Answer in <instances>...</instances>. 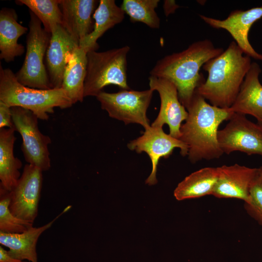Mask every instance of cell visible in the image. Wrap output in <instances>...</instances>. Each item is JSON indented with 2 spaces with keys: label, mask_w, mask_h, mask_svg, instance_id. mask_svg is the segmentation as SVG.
Here are the masks:
<instances>
[{
  "label": "cell",
  "mask_w": 262,
  "mask_h": 262,
  "mask_svg": "<svg viewBox=\"0 0 262 262\" xmlns=\"http://www.w3.org/2000/svg\"><path fill=\"white\" fill-rule=\"evenodd\" d=\"M159 0H124L121 5L131 22H142L152 29H159L160 19L155 9Z\"/></svg>",
  "instance_id": "25"
},
{
  "label": "cell",
  "mask_w": 262,
  "mask_h": 262,
  "mask_svg": "<svg viewBox=\"0 0 262 262\" xmlns=\"http://www.w3.org/2000/svg\"><path fill=\"white\" fill-rule=\"evenodd\" d=\"M130 48L125 46L105 51L87 53L86 74L84 96L96 97L106 86L113 84L130 89L127 83V54Z\"/></svg>",
  "instance_id": "5"
},
{
  "label": "cell",
  "mask_w": 262,
  "mask_h": 262,
  "mask_svg": "<svg viewBox=\"0 0 262 262\" xmlns=\"http://www.w3.org/2000/svg\"><path fill=\"white\" fill-rule=\"evenodd\" d=\"M125 13L114 0H100L95 10L93 18L94 27L90 33L79 41V47L86 53L96 50L98 48L97 41L107 31L121 23Z\"/></svg>",
  "instance_id": "19"
},
{
  "label": "cell",
  "mask_w": 262,
  "mask_h": 262,
  "mask_svg": "<svg viewBox=\"0 0 262 262\" xmlns=\"http://www.w3.org/2000/svg\"><path fill=\"white\" fill-rule=\"evenodd\" d=\"M179 7H180L179 5L176 3L175 0H164L163 8L164 14L166 16L171 14L174 13Z\"/></svg>",
  "instance_id": "29"
},
{
  "label": "cell",
  "mask_w": 262,
  "mask_h": 262,
  "mask_svg": "<svg viewBox=\"0 0 262 262\" xmlns=\"http://www.w3.org/2000/svg\"><path fill=\"white\" fill-rule=\"evenodd\" d=\"M14 128L12 120L11 109L0 101V129Z\"/></svg>",
  "instance_id": "28"
},
{
  "label": "cell",
  "mask_w": 262,
  "mask_h": 262,
  "mask_svg": "<svg viewBox=\"0 0 262 262\" xmlns=\"http://www.w3.org/2000/svg\"><path fill=\"white\" fill-rule=\"evenodd\" d=\"M153 91L122 89L116 93L100 92L96 97L101 107L113 118L122 121L125 124L137 123L145 130L150 125L147 116Z\"/></svg>",
  "instance_id": "8"
},
{
  "label": "cell",
  "mask_w": 262,
  "mask_h": 262,
  "mask_svg": "<svg viewBox=\"0 0 262 262\" xmlns=\"http://www.w3.org/2000/svg\"><path fill=\"white\" fill-rule=\"evenodd\" d=\"M98 3L95 0H60L63 15L62 26L71 36L80 41L94 27L92 15Z\"/></svg>",
  "instance_id": "16"
},
{
  "label": "cell",
  "mask_w": 262,
  "mask_h": 262,
  "mask_svg": "<svg viewBox=\"0 0 262 262\" xmlns=\"http://www.w3.org/2000/svg\"><path fill=\"white\" fill-rule=\"evenodd\" d=\"M0 101L10 108L19 107L32 112L38 119L48 120L55 107L65 109L73 104L61 87L48 90L26 86L9 68L0 66Z\"/></svg>",
  "instance_id": "4"
},
{
  "label": "cell",
  "mask_w": 262,
  "mask_h": 262,
  "mask_svg": "<svg viewBox=\"0 0 262 262\" xmlns=\"http://www.w3.org/2000/svg\"><path fill=\"white\" fill-rule=\"evenodd\" d=\"M10 191L0 187V232L21 233L33 227V223L21 219L10 211Z\"/></svg>",
  "instance_id": "26"
},
{
  "label": "cell",
  "mask_w": 262,
  "mask_h": 262,
  "mask_svg": "<svg viewBox=\"0 0 262 262\" xmlns=\"http://www.w3.org/2000/svg\"><path fill=\"white\" fill-rule=\"evenodd\" d=\"M260 169L261 173V174L262 175V166L260 167Z\"/></svg>",
  "instance_id": "31"
},
{
  "label": "cell",
  "mask_w": 262,
  "mask_h": 262,
  "mask_svg": "<svg viewBox=\"0 0 262 262\" xmlns=\"http://www.w3.org/2000/svg\"><path fill=\"white\" fill-rule=\"evenodd\" d=\"M0 262H27L17 260L11 257L8 254V251L0 246Z\"/></svg>",
  "instance_id": "30"
},
{
  "label": "cell",
  "mask_w": 262,
  "mask_h": 262,
  "mask_svg": "<svg viewBox=\"0 0 262 262\" xmlns=\"http://www.w3.org/2000/svg\"><path fill=\"white\" fill-rule=\"evenodd\" d=\"M217 167H205L196 171L180 182L174 191L178 200L212 195L217 181Z\"/></svg>",
  "instance_id": "23"
},
{
  "label": "cell",
  "mask_w": 262,
  "mask_h": 262,
  "mask_svg": "<svg viewBox=\"0 0 262 262\" xmlns=\"http://www.w3.org/2000/svg\"><path fill=\"white\" fill-rule=\"evenodd\" d=\"M224 51L208 39L196 41L186 49L166 55L158 60L150 75L168 80L176 87L181 103L185 108L197 88L205 80L199 73L201 66Z\"/></svg>",
  "instance_id": "2"
},
{
  "label": "cell",
  "mask_w": 262,
  "mask_h": 262,
  "mask_svg": "<svg viewBox=\"0 0 262 262\" xmlns=\"http://www.w3.org/2000/svg\"><path fill=\"white\" fill-rule=\"evenodd\" d=\"M79 41L58 25L51 33L46 52L48 74L52 89L61 88L68 58L79 47Z\"/></svg>",
  "instance_id": "15"
},
{
  "label": "cell",
  "mask_w": 262,
  "mask_h": 262,
  "mask_svg": "<svg viewBox=\"0 0 262 262\" xmlns=\"http://www.w3.org/2000/svg\"><path fill=\"white\" fill-rule=\"evenodd\" d=\"M28 28L17 21L13 9L3 8L0 11V58L6 62L13 61L21 55L24 47L18 43L19 38L27 33Z\"/></svg>",
  "instance_id": "20"
},
{
  "label": "cell",
  "mask_w": 262,
  "mask_h": 262,
  "mask_svg": "<svg viewBox=\"0 0 262 262\" xmlns=\"http://www.w3.org/2000/svg\"><path fill=\"white\" fill-rule=\"evenodd\" d=\"M247 214L262 226V175L260 169L250 189V200L244 203Z\"/></svg>",
  "instance_id": "27"
},
{
  "label": "cell",
  "mask_w": 262,
  "mask_h": 262,
  "mask_svg": "<svg viewBox=\"0 0 262 262\" xmlns=\"http://www.w3.org/2000/svg\"><path fill=\"white\" fill-rule=\"evenodd\" d=\"M127 146L138 153L145 152L149 157L152 170L146 180V183L149 185L157 183L156 173L160 158H168L176 147L180 148L182 156L188 154V147L182 141L165 133L162 128L151 126L145 130L142 135L130 142Z\"/></svg>",
  "instance_id": "11"
},
{
  "label": "cell",
  "mask_w": 262,
  "mask_h": 262,
  "mask_svg": "<svg viewBox=\"0 0 262 262\" xmlns=\"http://www.w3.org/2000/svg\"><path fill=\"white\" fill-rule=\"evenodd\" d=\"M199 16L212 27L227 31L245 54L255 59L262 61V55L255 50L248 40V33L251 27L255 22L262 17V6L254 7L245 11L233 10L223 20L202 15Z\"/></svg>",
  "instance_id": "13"
},
{
  "label": "cell",
  "mask_w": 262,
  "mask_h": 262,
  "mask_svg": "<svg viewBox=\"0 0 262 262\" xmlns=\"http://www.w3.org/2000/svg\"><path fill=\"white\" fill-rule=\"evenodd\" d=\"M16 2L27 6L41 22L45 30L49 33L58 25L62 24L60 0H18Z\"/></svg>",
  "instance_id": "24"
},
{
  "label": "cell",
  "mask_w": 262,
  "mask_h": 262,
  "mask_svg": "<svg viewBox=\"0 0 262 262\" xmlns=\"http://www.w3.org/2000/svg\"><path fill=\"white\" fill-rule=\"evenodd\" d=\"M261 72L259 65L252 63L230 108L235 113L253 116L262 126V85L259 79Z\"/></svg>",
  "instance_id": "17"
},
{
  "label": "cell",
  "mask_w": 262,
  "mask_h": 262,
  "mask_svg": "<svg viewBox=\"0 0 262 262\" xmlns=\"http://www.w3.org/2000/svg\"><path fill=\"white\" fill-rule=\"evenodd\" d=\"M29 31L26 39V52L24 63L15 74L22 84L33 88L52 89L48 72L43 62L51 37L42 27V23L30 11Z\"/></svg>",
  "instance_id": "6"
},
{
  "label": "cell",
  "mask_w": 262,
  "mask_h": 262,
  "mask_svg": "<svg viewBox=\"0 0 262 262\" xmlns=\"http://www.w3.org/2000/svg\"><path fill=\"white\" fill-rule=\"evenodd\" d=\"M217 139L224 153L239 151L262 156V126L248 120L245 115L234 113L226 127L218 130Z\"/></svg>",
  "instance_id": "9"
},
{
  "label": "cell",
  "mask_w": 262,
  "mask_h": 262,
  "mask_svg": "<svg viewBox=\"0 0 262 262\" xmlns=\"http://www.w3.org/2000/svg\"><path fill=\"white\" fill-rule=\"evenodd\" d=\"M218 176L212 195L217 198H237L248 202L250 189L259 168L238 164L218 167Z\"/></svg>",
  "instance_id": "14"
},
{
  "label": "cell",
  "mask_w": 262,
  "mask_h": 262,
  "mask_svg": "<svg viewBox=\"0 0 262 262\" xmlns=\"http://www.w3.org/2000/svg\"><path fill=\"white\" fill-rule=\"evenodd\" d=\"M71 208L70 205L67 206L52 220L41 227H33L21 233L11 234L0 232V244L9 248L8 254L14 259L38 262L36 245L40 236Z\"/></svg>",
  "instance_id": "18"
},
{
  "label": "cell",
  "mask_w": 262,
  "mask_h": 262,
  "mask_svg": "<svg viewBox=\"0 0 262 262\" xmlns=\"http://www.w3.org/2000/svg\"><path fill=\"white\" fill-rule=\"evenodd\" d=\"M87 53L79 47L69 56L65 68L61 87L73 104L82 102L86 74Z\"/></svg>",
  "instance_id": "22"
},
{
  "label": "cell",
  "mask_w": 262,
  "mask_h": 262,
  "mask_svg": "<svg viewBox=\"0 0 262 262\" xmlns=\"http://www.w3.org/2000/svg\"><path fill=\"white\" fill-rule=\"evenodd\" d=\"M42 182V171L26 164L16 185L10 191L9 209L15 216L33 223L38 215Z\"/></svg>",
  "instance_id": "10"
},
{
  "label": "cell",
  "mask_w": 262,
  "mask_h": 262,
  "mask_svg": "<svg viewBox=\"0 0 262 262\" xmlns=\"http://www.w3.org/2000/svg\"><path fill=\"white\" fill-rule=\"evenodd\" d=\"M148 80L149 89L158 92L161 100L159 113L151 126L163 128L166 124L169 134L179 139L181 123L186 120L188 113L180 101L176 86L168 80L154 76H150Z\"/></svg>",
  "instance_id": "12"
},
{
  "label": "cell",
  "mask_w": 262,
  "mask_h": 262,
  "mask_svg": "<svg viewBox=\"0 0 262 262\" xmlns=\"http://www.w3.org/2000/svg\"><path fill=\"white\" fill-rule=\"evenodd\" d=\"M250 58L232 41L221 54L203 65L208 77L196 91L212 105L230 108L250 67Z\"/></svg>",
  "instance_id": "3"
},
{
  "label": "cell",
  "mask_w": 262,
  "mask_h": 262,
  "mask_svg": "<svg viewBox=\"0 0 262 262\" xmlns=\"http://www.w3.org/2000/svg\"><path fill=\"white\" fill-rule=\"evenodd\" d=\"M11 109L14 128L22 139L21 150L25 160L42 172L49 170L50 159L48 146L51 140L40 131L38 117L31 111L21 107Z\"/></svg>",
  "instance_id": "7"
},
{
  "label": "cell",
  "mask_w": 262,
  "mask_h": 262,
  "mask_svg": "<svg viewBox=\"0 0 262 262\" xmlns=\"http://www.w3.org/2000/svg\"><path fill=\"white\" fill-rule=\"evenodd\" d=\"M186 109L188 115L181 126L179 139L188 147L189 160L195 163L203 159L219 158L224 153L217 139L218 127L234 113L230 108L208 103L196 91Z\"/></svg>",
  "instance_id": "1"
},
{
  "label": "cell",
  "mask_w": 262,
  "mask_h": 262,
  "mask_svg": "<svg viewBox=\"0 0 262 262\" xmlns=\"http://www.w3.org/2000/svg\"><path fill=\"white\" fill-rule=\"evenodd\" d=\"M15 131L14 128L0 129V187L8 191L16 186L21 175L22 162L14 154Z\"/></svg>",
  "instance_id": "21"
}]
</instances>
